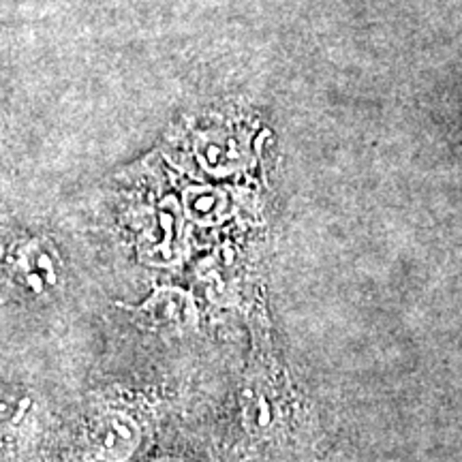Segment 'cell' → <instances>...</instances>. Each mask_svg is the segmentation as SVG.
Instances as JSON below:
<instances>
[{"mask_svg":"<svg viewBox=\"0 0 462 462\" xmlns=\"http://www.w3.org/2000/svg\"><path fill=\"white\" fill-rule=\"evenodd\" d=\"M159 462H163V460H159Z\"/></svg>","mask_w":462,"mask_h":462,"instance_id":"6da1fadb","label":"cell"}]
</instances>
